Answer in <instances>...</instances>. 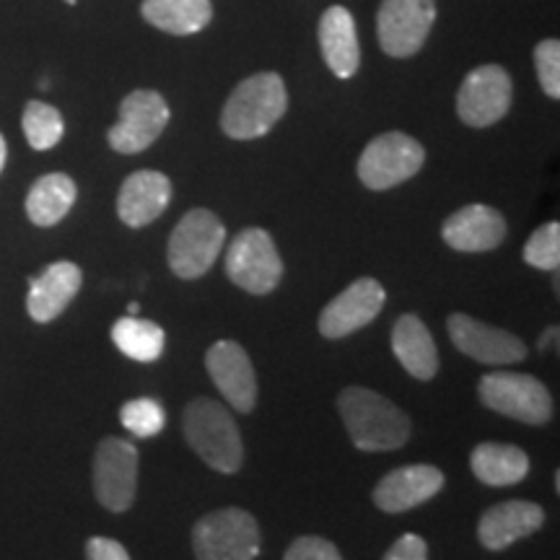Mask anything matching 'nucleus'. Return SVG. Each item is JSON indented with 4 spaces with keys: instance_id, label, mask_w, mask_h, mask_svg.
<instances>
[{
    "instance_id": "nucleus-1",
    "label": "nucleus",
    "mask_w": 560,
    "mask_h": 560,
    "mask_svg": "<svg viewBox=\"0 0 560 560\" xmlns=\"http://www.w3.org/2000/svg\"><path fill=\"white\" fill-rule=\"evenodd\" d=\"M338 410L359 452H395L408 444L410 418L395 402L369 387H346Z\"/></svg>"
},
{
    "instance_id": "nucleus-2",
    "label": "nucleus",
    "mask_w": 560,
    "mask_h": 560,
    "mask_svg": "<svg viewBox=\"0 0 560 560\" xmlns=\"http://www.w3.org/2000/svg\"><path fill=\"white\" fill-rule=\"evenodd\" d=\"M289 109L285 83L272 70L249 75L231 91L223 104L221 130L234 140H255L268 136Z\"/></svg>"
},
{
    "instance_id": "nucleus-3",
    "label": "nucleus",
    "mask_w": 560,
    "mask_h": 560,
    "mask_svg": "<svg viewBox=\"0 0 560 560\" xmlns=\"http://www.w3.org/2000/svg\"><path fill=\"white\" fill-rule=\"evenodd\" d=\"M182 433L190 450L215 472L234 475L244 462L240 425L231 412L210 397H198L182 412Z\"/></svg>"
},
{
    "instance_id": "nucleus-4",
    "label": "nucleus",
    "mask_w": 560,
    "mask_h": 560,
    "mask_svg": "<svg viewBox=\"0 0 560 560\" xmlns=\"http://www.w3.org/2000/svg\"><path fill=\"white\" fill-rule=\"evenodd\" d=\"M226 240V226L208 208H192L182 215L170 236L166 260L177 278L198 280L213 268Z\"/></svg>"
},
{
    "instance_id": "nucleus-5",
    "label": "nucleus",
    "mask_w": 560,
    "mask_h": 560,
    "mask_svg": "<svg viewBox=\"0 0 560 560\" xmlns=\"http://www.w3.org/2000/svg\"><path fill=\"white\" fill-rule=\"evenodd\" d=\"M260 548V524L236 506L210 511L192 529V550L200 560H252Z\"/></svg>"
},
{
    "instance_id": "nucleus-6",
    "label": "nucleus",
    "mask_w": 560,
    "mask_h": 560,
    "mask_svg": "<svg viewBox=\"0 0 560 560\" xmlns=\"http://www.w3.org/2000/svg\"><path fill=\"white\" fill-rule=\"evenodd\" d=\"M480 402L527 425H545L552 418V397L537 376L516 371H490L478 384Z\"/></svg>"
},
{
    "instance_id": "nucleus-7",
    "label": "nucleus",
    "mask_w": 560,
    "mask_h": 560,
    "mask_svg": "<svg viewBox=\"0 0 560 560\" xmlns=\"http://www.w3.org/2000/svg\"><path fill=\"white\" fill-rule=\"evenodd\" d=\"M425 164V149L408 132L392 130L376 136L359 159V179L374 192L392 190L416 177Z\"/></svg>"
},
{
    "instance_id": "nucleus-8",
    "label": "nucleus",
    "mask_w": 560,
    "mask_h": 560,
    "mask_svg": "<svg viewBox=\"0 0 560 560\" xmlns=\"http://www.w3.org/2000/svg\"><path fill=\"white\" fill-rule=\"evenodd\" d=\"M226 276L252 296H268L278 289L283 278V260L268 231L257 226L240 231L226 252Z\"/></svg>"
},
{
    "instance_id": "nucleus-9",
    "label": "nucleus",
    "mask_w": 560,
    "mask_h": 560,
    "mask_svg": "<svg viewBox=\"0 0 560 560\" xmlns=\"http://www.w3.org/2000/svg\"><path fill=\"white\" fill-rule=\"evenodd\" d=\"M94 495L112 514L132 506L138 490V446L128 439L107 436L94 454Z\"/></svg>"
},
{
    "instance_id": "nucleus-10",
    "label": "nucleus",
    "mask_w": 560,
    "mask_h": 560,
    "mask_svg": "<svg viewBox=\"0 0 560 560\" xmlns=\"http://www.w3.org/2000/svg\"><path fill=\"white\" fill-rule=\"evenodd\" d=\"M170 104L159 91H130L120 104V120L112 125L107 132L109 149L125 153V156L151 149L170 125Z\"/></svg>"
},
{
    "instance_id": "nucleus-11",
    "label": "nucleus",
    "mask_w": 560,
    "mask_h": 560,
    "mask_svg": "<svg viewBox=\"0 0 560 560\" xmlns=\"http://www.w3.org/2000/svg\"><path fill=\"white\" fill-rule=\"evenodd\" d=\"M436 21V0H382L376 37L389 58L405 60L420 52Z\"/></svg>"
},
{
    "instance_id": "nucleus-12",
    "label": "nucleus",
    "mask_w": 560,
    "mask_h": 560,
    "mask_svg": "<svg viewBox=\"0 0 560 560\" xmlns=\"http://www.w3.org/2000/svg\"><path fill=\"white\" fill-rule=\"evenodd\" d=\"M514 89L511 75L501 66H480L470 70L457 94V115L467 128H490L509 115Z\"/></svg>"
},
{
    "instance_id": "nucleus-13",
    "label": "nucleus",
    "mask_w": 560,
    "mask_h": 560,
    "mask_svg": "<svg viewBox=\"0 0 560 560\" xmlns=\"http://www.w3.org/2000/svg\"><path fill=\"white\" fill-rule=\"evenodd\" d=\"M387 301V291L376 278H359L338 293L319 314V332L327 340H340L371 325Z\"/></svg>"
},
{
    "instance_id": "nucleus-14",
    "label": "nucleus",
    "mask_w": 560,
    "mask_h": 560,
    "mask_svg": "<svg viewBox=\"0 0 560 560\" xmlns=\"http://www.w3.org/2000/svg\"><path fill=\"white\" fill-rule=\"evenodd\" d=\"M452 342L457 346L459 353L467 359L488 363V366H506V363H520L527 355V342L516 338L514 332L501 330V327L488 325L470 317V314H452L446 319Z\"/></svg>"
},
{
    "instance_id": "nucleus-15",
    "label": "nucleus",
    "mask_w": 560,
    "mask_h": 560,
    "mask_svg": "<svg viewBox=\"0 0 560 560\" xmlns=\"http://www.w3.org/2000/svg\"><path fill=\"white\" fill-rule=\"evenodd\" d=\"M206 369L231 408L252 412L257 402V374L252 359L236 340H219L208 348Z\"/></svg>"
},
{
    "instance_id": "nucleus-16",
    "label": "nucleus",
    "mask_w": 560,
    "mask_h": 560,
    "mask_svg": "<svg viewBox=\"0 0 560 560\" xmlns=\"http://www.w3.org/2000/svg\"><path fill=\"white\" fill-rule=\"evenodd\" d=\"M444 472L433 465H405L384 475L374 488V503L384 514H405L423 506L444 488Z\"/></svg>"
},
{
    "instance_id": "nucleus-17",
    "label": "nucleus",
    "mask_w": 560,
    "mask_h": 560,
    "mask_svg": "<svg viewBox=\"0 0 560 560\" xmlns=\"http://www.w3.org/2000/svg\"><path fill=\"white\" fill-rule=\"evenodd\" d=\"M506 231L509 226L501 210L475 202V206H465L452 213L441 226V236H444L446 247L465 252V255H478V252L501 247Z\"/></svg>"
},
{
    "instance_id": "nucleus-18",
    "label": "nucleus",
    "mask_w": 560,
    "mask_h": 560,
    "mask_svg": "<svg viewBox=\"0 0 560 560\" xmlns=\"http://www.w3.org/2000/svg\"><path fill=\"white\" fill-rule=\"evenodd\" d=\"M172 202V179L164 172L140 170L122 182L117 195V215L125 226L143 229L164 215Z\"/></svg>"
},
{
    "instance_id": "nucleus-19",
    "label": "nucleus",
    "mask_w": 560,
    "mask_h": 560,
    "mask_svg": "<svg viewBox=\"0 0 560 560\" xmlns=\"http://www.w3.org/2000/svg\"><path fill=\"white\" fill-rule=\"evenodd\" d=\"M545 524V509L535 501H503L480 516L478 540L486 550L501 552L509 545L535 535Z\"/></svg>"
},
{
    "instance_id": "nucleus-20",
    "label": "nucleus",
    "mask_w": 560,
    "mask_h": 560,
    "mask_svg": "<svg viewBox=\"0 0 560 560\" xmlns=\"http://www.w3.org/2000/svg\"><path fill=\"white\" fill-rule=\"evenodd\" d=\"M83 283V272L75 262L60 260L45 268L42 276H37L30 283V293H26V312L34 322L47 325V322L58 319L62 312L68 310L70 301L79 296Z\"/></svg>"
},
{
    "instance_id": "nucleus-21",
    "label": "nucleus",
    "mask_w": 560,
    "mask_h": 560,
    "mask_svg": "<svg viewBox=\"0 0 560 560\" xmlns=\"http://www.w3.org/2000/svg\"><path fill=\"white\" fill-rule=\"evenodd\" d=\"M317 37L327 68L342 81L353 79L361 66V45L353 13L342 9V5H330L322 13Z\"/></svg>"
},
{
    "instance_id": "nucleus-22",
    "label": "nucleus",
    "mask_w": 560,
    "mask_h": 560,
    "mask_svg": "<svg viewBox=\"0 0 560 560\" xmlns=\"http://www.w3.org/2000/svg\"><path fill=\"white\" fill-rule=\"evenodd\" d=\"M392 353L412 380L429 382L439 371V348L425 322L416 314H402L392 327Z\"/></svg>"
},
{
    "instance_id": "nucleus-23",
    "label": "nucleus",
    "mask_w": 560,
    "mask_h": 560,
    "mask_svg": "<svg viewBox=\"0 0 560 560\" xmlns=\"http://www.w3.org/2000/svg\"><path fill=\"white\" fill-rule=\"evenodd\" d=\"M472 475L488 488H509L529 475L527 452L514 444L482 441L470 454Z\"/></svg>"
},
{
    "instance_id": "nucleus-24",
    "label": "nucleus",
    "mask_w": 560,
    "mask_h": 560,
    "mask_svg": "<svg viewBox=\"0 0 560 560\" xmlns=\"http://www.w3.org/2000/svg\"><path fill=\"white\" fill-rule=\"evenodd\" d=\"M75 198H79V187H75L73 177L62 172L45 174L34 182L30 195H26V215L34 226H58L70 213V208L75 206Z\"/></svg>"
},
{
    "instance_id": "nucleus-25",
    "label": "nucleus",
    "mask_w": 560,
    "mask_h": 560,
    "mask_svg": "<svg viewBox=\"0 0 560 560\" xmlns=\"http://www.w3.org/2000/svg\"><path fill=\"white\" fill-rule=\"evenodd\" d=\"M140 13L159 32L187 37V34H198L210 24L213 3L210 0H143Z\"/></svg>"
},
{
    "instance_id": "nucleus-26",
    "label": "nucleus",
    "mask_w": 560,
    "mask_h": 560,
    "mask_svg": "<svg viewBox=\"0 0 560 560\" xmlns=\"http://www.w3.org/2000/svg\"><path fill=\"white\" fill-rule=\"evenodd\" d=\"M112 342L122 355L138 363H153L164 353L166 335L156 322L140 319L138 314H128V317L117 319L112 325Z\"/></svg>"
},
{
    "instance_id": "nucleus-27",
    "label": "nucleus",
    "mask_w": 560,
    "mask_h": 560,
    "mask_svg": "<svg viewBox=\"0 0 560 560\" xmlns=\"http://www.w3.org/2000/svg\"><path fill=\"white\" fill-rule=\"evenodd\" d=\"M21 128H24L26 143L34 151H50L60 143L66 136V120L52 104L32 100L24 107V117H21Z\"/></svg>"
},
{
    "instance_id": "nucleus-28",
    "label": "nucleus",
    "mask_w": 560,
    "mask_h": 560,
    "mask_svg": "<svg viewBox=\"0 0 560 560\" xmlns=\"http://www.w3.org/2000/svg\"><path fill=\"white\" fill-rule=\"evenodd\" d=\"M120 423L132 433V436L151 439L164 431L166 412L161 408V402L153 400V397H136V400L122 405Z\"/></svg>"
},
{
    "instance_id": "nucleus-29",
    "label": "nucleus",
    "mask_w": 560,
    "mask_h": 560,
    "mask_svg": "<svg viewBox=\"0 0 560 560\" xmlns=\"http://www.w3.org/2000/svg\"><path fill=\"white\" fill-rule=\"evenodd\" d=\"M524 262L532 268L556 272L560 265V223H542L535 234L524 244Z\"/></svg>"
},
{
    "instance_id": "nucleus-30",
    "label": "nucleus",
    "mask_w": 560,
    "mask_h": 560,
    "mask_svg": "<svg viewBox=\"0 0 560 560\" xmlns=\"http://www.w3.org/2000/svg\"><path fill=\"white\" fill-rule=\"evenodd\" d=\"M537 81L550 100H560V42L542 39L535 47Z\"/></svg>"
},
{
    "instance_id": "nucleus-31",
    "label": "nucleus",
    "mask_w": 560,
    "mask_h": 560,
    "mask_svg": "<svg viewBox=\"0 0 560 560\" xmlns=\"http://www.w3.org/2000/svg\"><path fill=\"white\" fill-rule=\"evenodd\" d=\"M285 560H340L338 545L317 535L296 537L283 552Z\"/></svg>"
},
{
    "instance_id": "nucleus-32",
    "label": "nucleus",
    "mask_w": 560,
    "mask_h": 560,
    "mask_svg": "<svg viewBox=\"0 0 560 560\" xmlns=\"http://www.w3.org/2000/svg\"><path fill=\"white\" fill-rule=\"evenodd\" d=\"M384 558L387 560H425L429 558V545H425V540L420 535H412V532H408V535H402L400 540H397L387 552H384Z\"/></svg>"
},
{
    "instance_id": "nucleus-33",
    "label": "nucleus",
    "mask_w": 560,
    "mask_h": 560,
    "mask_svg": "<svg viewBox=\"0 0 560 560\" xmlns=\"http://www.w3.org/2000/svg\"><path fill=\"white\" fill-rule=\"evenodd\" d=\"M86 558L91 560H128L130 552L125 550L122 542L112 537H91L86 542Z\"/></svg>"
},
{
    "instance_id": "nucleus-34",
    "label": "nucleus",
    "mask_w": 560,
    "mask_h": 560,
    "mask_svg": "<svg viewBox=\"0 0 560 560\" xmlns=\"http://www.w3.org/2000/svg\"><path fill=\"white\" fill-rule=\"evenodd\" d=\"M556 340H558V327L552 325V327H548V330L542 332L540 342H537V350H540V353H545V350H548L550 346H556Z\"/></svg>"
},
{
    "instance_id": "nucleus-35",
    "label": "nucleus",
    "mask_w": 560,
    "mask_h": 560,
    "mask_svg": "<svg viewBox=\"0 0 560 560\" xmlns=\"http://www.w3.org/2000/svg\"><path fill=\"white\" fill-rule=\"evenodd\" d=\"M5 159H9V145H5L3 132H0V174L5 170Z\"/></svg>"
},
{
    "instance_id": "nucleus-36",
    "label": "nucleus",
    "mask_w": 560,
    "mask_h": 560,
    "mask_svg": "<svg viewBox=\"0 0 560 560\" xmlns=\"http://www.w3.org/2000/svg\"><path fill=\"white\" fill-rule=\"evenodd\" d=\"M138 310H140L138 304H130V306H128V314H138Z\"/></svg>"
}]
</instances>
